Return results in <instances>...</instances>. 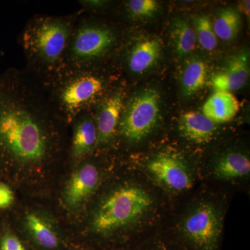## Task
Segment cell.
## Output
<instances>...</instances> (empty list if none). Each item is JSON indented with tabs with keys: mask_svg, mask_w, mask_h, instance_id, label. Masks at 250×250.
Listing matches in <instances>:
<instances>
[{
	"mask_svg": "<svg viewBox=\"0 0 250 250\" xmlns=\"http://www.w3.org/2000/svg\"><path fill=\"white\" fill-rule=\"evenodd\" d=\"M66 127L27 69L0 72V179L27 189L47 184L66 150Z\"/></svg>",
	"mask_w": 250,
	"mask_h": 250,
	"instance_id": "1",
	"label": "cell"
},
{
	"mask_svg": "<svg viewBox=\"0 0 250 250\" xmlns=\"http://www.w3.org/2000/svg\"><path fill=\"white\" fill-rule=\"evenodd\" d=\"M80 9L62 16L38 14L26 23L18 37L27 62L26 69L41 82L65 65L69 44Z\"/></svg>",
	"mask_w": 250,
	"mask_h": 250,
	"instance_id": "2",
	"label": "cell"
},
{
	"mask_svg": "<svg viewBox=\"0 0 250 250\" xmlns=\"http://www.w3.org/2000/svg\"><path fill=\"white\" fill-rule=\"evenodd\" d=\"M99 70L63 67L40 81L49 104L67 126L80 115L93 111L109 90L108 79Z\"/></svg>",
	"mask_w": 250,
	"mask_h": 250,
	"instance_id": "3",
	"label": "cell"
},
{
	"mask_svg": "<svg viewBox=\"0 0 250 250\" xmlns=\"http://www.w3.org/2000/svg\"><path fill=\"white\" fill-rule=\"evenodd\" d=\"M152 205V198L141 187L120 186L99 202L90 213L87 228L95 238L111 239L136 223Z\"/></svg>",
	"mask_w": 250,
	"mask_h": 250,
	"instance_id": "4",
	"label": "cell"
},
{
	"mask_svg": "<svg viewBox=\"0 0 250 250\" xmlns=\"http://www.w3.org/2000/svg\"><path fill=\"white\" fill-rule=\"evenodd\" d=\"M119 42L116 28L95 21L82 11L72 32L63 67H98L99 62L107 58Z\"/></svg>",
	"mask_w": 250,
	"mask_h": 250,
	"instance_id": "5",
	"label": "cell"
},
{
	"mask_svg": "<svg viewBox=\"0 0 250 250\" xmlns=\"http://www.w3.org/2000/svg\"><path fill=\"white\" fill-rule=\"evenodd\" d=\"M160 94L148 88L126 100L118 135L128 143H138L155 127L160 115Z\"/></svg>",
	"mask_w": 250,
	"mask_h": 250,
	"instance_id": "6",
	"label": "cell"
},
{
	"mask_svg": "<svg viewBox=\"0 0 250 250\" xmlns=\"http://www.w3.org/2000/svg\"><path fill=\"white\" fill-rule=\"evenodd\" d=\"M220 233V215L208 204L193 210L184 223V241L188 250H217Z\"/></svg>",
	"mask_w": 250,
	"mask_h": 250,
	"instance_id": "7",
	"label": "cell"
},
{
	"mask_svg": "<svg viewBox=\"0 0 250 250\" xmlns=\"http://www.w3.org/2000/svg\"><path fill=\"white\" fill-rule=\"evenodd\" d=\"M100 179V170L92 161L86 159L77 164L62 190L61 199L65 209L80 211L96 191Z\"/></svg>",
	"mask_w": 250,
	"mask_h": 250,
	"instance_id": "8",
	"label": "cell"
},
{
	"mask_svg": "<svg viewBox=\"0 0 250 250\" xmlns=\"http://www.w3.org/2000/svg\"><path fill=\"white\" fill-rule=\"evenodd\" d=\"M20 228L36 248L39 250H60L63 241L57 223L47 212L31 208L24 212Z\"/></svg>",
	"mask_w": 250,
	"mask_h": 250,
	"instance_id": "9",
	"label": "cell"
},
{
	"mask_svg": "<svg viewBox=\"0 0 250 250\" xmlns=\"http://www.w3.org/2000/svg\"><path fill=\"white\" fill-rule=\"evenodd\" d=\"M126 97L121 88L109 90L93 108L98 131L96 149L108 146L116 139Z\"/></svg>",
	"mask_w": 250,
	"mask_h": 250,
	"instance_id": "10",
	"label": "cell"
},
{
	"mask_svg": "<svg viewBox=\"0 0 250 250\" xmlns=\"http://www.w3.org/2000/svg\"><path fill=\"white\" fill-rule=\"evenodd\" d=\"M70 126L72 131L69 156L72 162L77 164L88 159L96 149L98 131L93 111L80 115Z\"/></svg>",
	"mask_w": 250,
	"mask_h": 250,
	"instance_id": "11",
	"label": "cell"
},
{
	"mask_svg": "<svg viewBox=\"0 0 250 250\" xmlns=\"http://www.w3.org/2000/svg\"><path fill=\"white\" fill-rule=\"evenodd\" d=\"M149 172L161 183L176 191H184L192 187V179L183 161L173 156H156L147 164Z\"/></svg>",
	"mask_w": 250,
	"mask_h": 250,
	"instance_id": "12",
	"label": "cell"
},
{
	"mask_svg": "<svg viewBox=\"0 0 250 250\" xmlns=\"http://www.w3.org/2000/svg\"><path fill=\"white\" fill-rule=\"evenodd\" d=\"M250 77V57L247 51L231 56L226 64L211 77L215 91L232 93L241 89Z\"/></svg>",
	"mask_w": 250,
	"mask_h": 250,
	"instance_id": "13",
	"label": "cell"
},
{
	"mask_svg": "<svg viewBox=\"0 0 250 250\" xmlns=\"http://www.w3.org/2000/svg\"><path fill=\"white\" fill-rule=\"evenodd\" d=\"M162 45L157 39H145L135 42L126 56L130 72L141 74L152 67L160 57Z\"/></svg>",
	"mask_w": 250,
	"mask_h": 250,
	"instance_id": "14",
	"label": "cell"
},
{
	"mask_svg": "<svg viewBox=\"0 0 250 250\" xmlns=\"http://www.w3.org/2000/svg\"><path fill=\"white\" fill-rule=\"evenodd\" d=\"M179 129L185 139L197 144H203L213 139L217 126L203 113L188 111L181 116Z\"/></svg>",
	"mask_w": 250,
	"mask_h": 250,
	"instance_id": "15",
	"label": "cell"
},
{
	"mask_svg": "<svg viewBox=\"0 0 250 250\" xmlns=\"http://www.w3.org/2000/svg\"><path fill=\"white\" fill-rule=\"evenodd\" d=\"M240 104L232 93L215 91L202 106V113L213 123L231 121L238 114Z\"/></svg>",
	"mask_w": 250,
	"mask_h": 250,
	"instance_id": "16",
	"label": "cell"
},
{
	"mask_svg": "<svg viewBox=\"0 0 250 250\" xmlns=\"http://www.w3.org/2000/svg\"><path fill=\"white\" fill-rule=\"evenodd\" d=\"M250 161L240 152H230L223 155L215 164L214 173L220 179L241 178L249 175Z\"/></svg>",
	"mask_w": 250,
	"mask_h": 250,
	"instance_id": "17",
	"label": "cell"
},
{
	"mask_svg": "<svg viewBox=\"0 0 250 250\" xmlns=\"http://www.w3.org/2000/svg\"><path fill=\"white\" fill-rule=\"evenodd\" d=\"M207 78V65L202 59L192 58L186 64L182 71V89L190 96L200 91L205 86Z\"/></svg>",
	"mask_w": 250,
	"mask_h": 250,
	"instance_id": "18",
	"label": "cell"
},
{
	"mask_svg": "<svg viewBox=\"0 0 250 250\" xmlns=\"http://www.w3.org/2000/svg\"><path fill=\"white\" fill-rule=\"evenodd\" d=\"M170 39L176 53L184 57L191 53L196 47L195 29L187 21L176 19L170 28Z\"/></svg>",
	"mask_w": 250,
	"mask_h": 250,
	"instance_id": "19",
	"label": "cell"
},
{
	"mask_svg": "<svg viewBox=\"0 0 250 250\" xmlns=\"http://www.w3.org/2000/svg\"><path fill=\"white\" fill-rule=\"evenodd\" d=\"M212 25L217 38L222 41H231L241 29V16L232 8H223L217 13Z\"/></svg>",
	"mask_w": 250,
	"mask_h": 250,
	"instance_id": "20",
	"label": "cell"
},
{
	"mask_svg": "<svg viewBox=\"0 0 250 250\" xmlns=\"http://www.w3.org/2000/svg\"><path fill=\"white\" fill-rule=\"evenodd\" d=\"M194 24L197 40L202 48L207 51L214 50L218 44V38L209 17L206 15L196 16L194 18Z\"/></svg>",
	"mask_w": 250,
	"mask_h": 250,
	"instance_id": "21",
	"label": "cell"
},
{
	"mask_svg": "<svg viewBox=\"0 0 250 250\" xmlns=\"http://www.w3.org/2000/svg\"><path fill=\"white\" fill-rule=\"evenodd\" d=\"M159 9V3L155 0H130L124 4L126 17L136 20L152 17Z\"/></svg>",
	"mask_w": 250,
	"mask_h": 250,
	"instance_id": "22",
	"label": "cell"
},
{
	"mask_svg": "<svg viewBox=\"0 0 250 250\" xmlns=\"http://www.w3.org/2000/svg\"><path fill=\"white\" fill-rule=\"evenodd\" d=\"M0 250H28L6 219L0 223Z\"/></svg>",
	"mask_w": 250,
	"mask_h": 250,
	"instance_id": "23",
	"label": "cell"
},
{
	"mask_svg": "<svg viewBox=\"0 0 250 250\" xmlns=\"http://www.w3.org/2000/svg\"><path fill=\"white\" fill-rule=\"evenodd\" d=\"M16 201V195L11 184L0 179V213L12 209Z\"/></svg>",
	"mask_w": 250,
	"mask_h": 250,
	"instance_id": "24",
	"label": "cell"
},
{
	"mask_svg": "<svg viewBox=\"0 0 250 250\" xmlns=\"http://www.w3.org/2000/svg\"><path fill=\"white\" fill-rule=\"evenodd\" d=\"M250 2L249 0L248 1H243L239 4V8L241 9L242 12L245 14L246 16L250 17Z\"/></svg>",
	"mask_w": 250,
	"mask_h": 250,
	"instance_id": "25",
	"label": "cell"
},
{
	"mask_svg": "<svg viewBox=\"0 0 250 250\" xmlns=\"http://www.w3.org/2000/svg\"><path fill=\"white\" fill-rule=\"evenodd\" d=\"M146 250H147L146 249ZM148 250H168V249H167V248H165V247L156 246L154 247V248H150Z\"/></svg>",
	"mask_w": 250,
	"mask_h": 250,
	"instance_id": "26",
	"label": "cell"
}]
</instances>
